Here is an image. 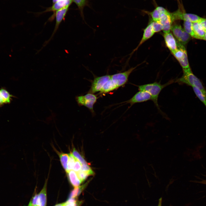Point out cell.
<instances>
[{
    "label": "cell",
    "instance_id": "cell-33",
    "mask_svg": "<svg viewBox=\"0 0 206 206\" xmlns=\"http://www.w3.org/2000/svg\"><path fill=\"white\" fill-rule=\"evenodd\" d=\"M4 104L3 100L0 95V107L3 106Z\"/></svg>",
    "mask_w": 206,
    "mask_h": 206
},
{
    "label": "cell",
    "instance_id": "cell-21",
    "mask_svg": "<svg viewBox=\"0 0 206 206\" xmlns=\"http://www.w3.org/2000/svg\"><path fill=\"white\" fill-rule=\"evenodd\" d=\"M89 181H88L81 186H79L78 187H75L74 189L71 191L70 194L69 198H76L77 197L86 187Z\"/></svg>",
    "mask_w": 206,
    "mask_h": 206
},
{
    "label": "cell",
    "instance_id": "cell-13",
    "mask_svg": "<svg viewBox=\"0 0 206 206\" xmlns=\"http://www.w3.org/2000/svg\"><path fill=\"white\" fill-rule=\"evenodd\" d=\"M171 30L178 42H179L186 33L180 24H175L172 25Z\"/></svg>",
    "mask_w": 206,
    "mask_h": 206
},
{
    "label": "cell",
    "instance_id": "cell-14",
    "mask_svg": "<svg viewBox=\"0 0 206 206\" xmlns=\"http://www.w3.org/2000/svg\"><path fill=\"white\" fill-rule=\"evenodd\" d=\"M154 33L152 31L151 24L150 23L144 29L142 38L137 47L134 50L133 52L136 51L144 42L151 37Z\"/></svg>",
    "mask_w": 206,
    "mask_h": 206
},
{
    "label": "cell",
    "instance_id": "cell-3",
    "mask_svg": "<svg viewBox=\"0 0 206 206\" xmlns=\"http://www.w3.org/2000/svg\"><path fill=\"white\" fill-rule=\"evenodd\" d=\"M177 45V49L172 54L179 62L183 70L190 69L187 53L185 47L178 41Z\"/></svg>",
    "mask_w": 206,
    "mask_h": 206
},
{
    "label": "cell",
    "instance_id": "cell-7",
    "mask_svg": "<svg viewBox=\"0 0 206 206\" xmlns=\"http://www.w3.org/2000/svg\"><path fill=\"white\" fill-rule=\"evenodd\" d=\"M136 67H132L123 72L111 75V78L118 88L122 86L127 82L130 75Z\"/></svg>",
    "mask_w": 206,
    "mask_h": 206
},
{
    "label": "cell",
    "instance_id": "cell-22",
    "mask_svg": "<svg viewBox=\"0 0 206 206\" xmlns=\"http://www.w3.org/2000/svg\"><path fill=\"white\" fill-rule=\"evenodd\" d=\"M58 154L62 166L66 172L67 171V165L69 158V154L63 153H60Z\"/></svg>",
    "mask_w": 206,
    "mask_h": 206
},
{
    "label": "cell",
    "instance_id": "cell-34",
    "mask_svg": "<svg viewBox=\"0 0 206 206\" xmlns=\"http://www.w3.org/2000/svg\"><path fill=\"white\" fill-rule=\"evenodd\" d=\"M198 183H200L206 185V180H202V181H199L198 182Z\"/></svg>",
    "mask_w": 206,
    "mask_h": 206
},
{
    "label": "cell",
    "instance_id": "cell-6",
    "mask_svg": "<svg viewBox=\"0 0 206 206\" xmlns=\"http://www.w3.org/2000/svg\"><path fill=\"white\" fill-rule=\"evenodd\" d=\"M76 99L79 105L84 106L93 112H94L93 106L97 99L96 95L89 93L84 96H78Z\"/></svg>",
    "mask_w": 206,
    "mask_h": 206
},
{
    "label": "cell",
    "instance_id": "cell-8",
    "mask_svg": "<svg viewBox=\"0 0 206 206\" xmlns=\"http://www.w3.org/2000/svg\"><path fill=\"white\" fill-rule=\"evenodd\" d=\"M69 6H67L61 9H60L56 12L54 15V18L55 16L56 22L54 28L52 33L49 39L44 43L42 48L39 50L40 51L52 39L55 34L58 30L59 25L62 21L64 19L66 14L68 10Z\"/></svg>",
    "mask_w": 206,
    "mask_h": 206
},
{
    "label": "cell",
    "instance_id": "cell-2",
    "mask_svg": "<svg viewBox=\"0 0 206 206\" xmlns=\"http://www.w3.org/2000/svg\"><path fill=\"white\" fill-rule=\"evenodd\" d=\"M183 71V75L177 80V82L180 84H185L197 87L201 90L205 96L206 95V90L201 82L193 74L191 69Z\"/></svg>",
    "mask_w": 206,
    "mask_h": 206
},
{
    "label": "cell",
    "instance_id": "cell-38",
    "mask_svg": "<svg viewBox=\"0 0 206 206\" xmlns=\"http://www.w3.org/2000/svg\"><path fill=\"white\" fill-rule=\"evenodd\" d=\"M59 0H53V4H54L56 2H57Z\"/></svg>",
    "mask_w": 206,
    "mask_h": 206
},
{
    "label": "cell",
    "instance_id": "cell-28",
    "mask_svg": "<svg viewBox=\"0 0 206 206\" xmlns=\"http://www.w3.org/2000/svg\"><path fill=\"white\" fill-rule=\"evenodd\" d=\"M81 202L77 201L76 198H70L65 202L64 206H80Z\"/></svg>",
    "mask_w": 206,
    "mask_h": 206
},
{
    "label": "cell",
    "instance_id": "cell-40",
    "mask_svg": "<svg viewBox=\"0 0 206 206\" xmlns=\"http://www.w3.org/2000/svg\"><path fill=\"white\" fill-rule=\"evenodd\" d=\"M205 98H206V95H205Z\"/></svg>",
    "mask_w": 206,
    "mask_h": 206
},
{
    "label": "cell",
    "instance_id": "cell-17",
    "mask_svg": "<svg viewBox=\"0 0 206 206\" xmlns=\"http://www.w3.org/2000/svg\"><path fill=\"white\" fill-rule=\"evenodd\" d=\"M0 95L4 104L10 103L12 100V98H16L11 94L4 87H2L0 88Z\"/></svg>",
    "mask_w": 206,
    "mask_h": 206
},
{
    "label": "cell",
    "instance_id": "cell-1",
    "mask_svg": "<svg viewBox=\"0 0 206 206\" xmlns=\"http://www.w3.org/2000/svg\"><path fill=\"white\" fill-rule=\"evenodd\" d=\"M173 82L172 80L165 84H162L160 83L156 82L139 85L138 86L139 90L146 92L150 94L151 97V100L159 110L161 111L158 102L159 95L164 88Z\"/></svg>",
    "mask_w": 206,
    "mask_h": 206
},
{
    "label": "cell",
    "instance_id": "cell-20",
    "mask_svg": "<svg viewBox=\"0 0 206 206\" xmlns=\"http://www.w3.org/2000/svg\"><path fill=\"white\" fill-rule=\"evenodd\" d=\"M193 23L188 21H184V29L190 35L191 37L198 39L197 37L195 34L192 27Z\"/></svg>",
    "mask_w": 206,
    "mask_h": 206
},
{
    "label": "cell",
    "instance_id": "cell-27",
    "mask_svg": "<svg viewBox=\"0 0 206 206\" xmlns=\"http://www.w3.org/2000/svg\"><path fill=\"white\" fill-rule=\"evenodd\" d=\"M150 23L152 26V31L154 33L163 30L162 26L159 22L152 21Z\"/></svg>",
    "mask_w": 206,
    "mask_h": 206
},
{
    "label": "cell",
    "instance_id": "cell-18",
    "mask_svg": "<svg viewBox=\"0 0 206 206\" xmlns=\"http://www.w3.org/2000/svg\"><path fill=\"white\" fill-rule=\"evenodd\" d=\"M192 27L194 32L198 39H203L205 31L199 22L193 23Z\"/></svg>",
    "mask_w": 206,
    "mask_h": 206
},
{
    "label": "cell",
    "instance_id": "cell-42",
    "mask_svg": "<svg viewBox=\"0 0 206 206\" xmlns=\"http://www.w3.org/2000/svg\"></svg>",
    "mask_w": 206,
    "mask_h": 206
},
{
    "label": "cell",
    "instance_id": "cell-30",
    "mask_svg": "<svg viewBox=\"0 0 206 206\" xmlns=\"http://www.w3.org/2000/svg\"><path fill=\"white\" fill-rule=\"evenodd\" d=\"M82 165L80 162L77 159L76 161L73 170L76 172L77 173L81 170Z\"/></svg>",
    "mask_w": 206,
    "mask_h": 206
},
{
    "label": "cell",
    "instance_id": "cell-25",
    "mask_svg": "<svg viewBox=\"0 0 206 206\" xmlns=\"http://www.w3.org/2000/svg\"><path fill=\"white\" fill-rule=\"evenodd\" d=\"M77 5L80 10L81 14L82 17L83 15V9L84 7L87 4V0H72Z\"/></svg>",
    "mask_w": 206,
    "mask_h": 206
},
{
    "label": "cell",
    "instance_id": "cell-5",
    "mask_svg": "<svg viewBox=\"0 0 206 206\" xmlns=\"http://www.w3.org/2000/svg\"><path fill=\"white\" fill-rule=\"evenodd\" d=\"M160 10L161 13L158 22L162 25L164 33L170 32L173 22L171 13L161 7Z\"/></svg>",
    "mask_w": 206,
    "mask_h": 206
},
{
    "label": "cell",
    "instance_id": "cell-23",
    "mask_svg": "<svg viewBox=\"0 0 206 206\" xmlns=\"http://www.w3.org/2000/svg\"><path fill=\"white\" fill-rule=\"evenodd\" d=\"M192 87L196 96L203 103L206 107V98L205 95L198 88L194 86Z\"/></svg>",
    "mask_w": 206,
    "mask_h": 206
},
{
    "label": "cell",
    "instance_id": "cell-10",
    "mask_svg": "<svg viewBox=\"0 0 206 206\" xmlns=\"http://www.w3.org/2000/svg\"><path fill=\"white\" fill-rule=\"evenodd\" d=\"M149 100H151V97L148 92L139 90L132 98L126 102L130 104L131 106L134 104L146 102Z\"/></svg>",
    "mask_w": 206,
    "mask_h": 206
},
{
    "label": "cell",
    "instance_id": "cell-29",
    "mask_svg": "<svg viewBox=\"0 0 206 206\" xmlns=\"http://www.w3.org/2000/svg\"><path fill=\"white\" fill-rule=\"evenodd\" d=\"M77 173L78 177L82 182L84 181L88 176L90 175L88 172L81 170L77 172Z\"/></svg>",
    "mask_w": 206,
    "mask_h": 206
},
{
    "label": "cell",
    "instance_id": "cell-36",
    "mask_svg": "<svg viewBox=\"0 0 206 206\" xmlns=\"http://www.w3.org/2000/svg\"><path fill=\"white\" fill-rule=\"evenodd\" d=\"M65 202L63 203H61L58 204H56L54 206H64L65 204Z\"/></svg>",
    "mask_w": 206,
    "mask_h": 206
},
{
    "label": "cell",
    "instance_id": "cell-39",
    "mask_svg": "<svg viewBox=\"0 0 206 206\" xmlns=\"http://www.w3.org/2000/svg\"><path fill=\"white\" fill-rule=\"evenodd\" d=\"M28 206H32L31 205V203L29 202Z\"/></svg>",
    "mask_w": 206,
    "mask_h": 206
},
{
    "label": "cell",
    "instance_id": "cell-32",
    "mask_svg": "<svg viewBox=\"0 0 206 206\" xmlns=\"http://www.w3.org/2000/svg\"><path fill=\"white\" fill-rule=\"evenodd\" d=\"M201 25L204 29V30L206 31V19L203 18V19L200 22H199Z\"/></svg>",
    "mask_w": 206,
    "mask_h": 206
},
{
    "label": "cell",
    "instance_id": "cell-31",
    "mask_svg": "<svg viewBox=\"0 0 206 206\" xmlns=\"http://www.w3.org/2000/svg\"><path fill=\"white\" fill-rule=\"evenodd\" d=\"M38 197V194H36L33 197L32 200L29 202L32 206H36L37 200Z\"/></svg>",
    "mask_w": 206,
    "mask_h": 206
},
{
    "label": "cell",
    "instance_id": "cell-26",
    "mask_svg": "<svg viewBox=\"0 0 206 206\" xmlns=\"http://www.w3.org/2000/svg\"><path fill=\"white\" fill-rule=\"evenodd\" d=\"M69 154V158L68 163L67 171L66 172L73 169L75 162L77 160L71 153Z\"/></svg>",
    "mask_w": 206,
    "mask_h": 206
},
{
    "label": "cell",
    "instance_id": "cell-16",
    "mask_svg": "<svg viewBox=\"0 0 206 206\" xmlns=\"http://www.w3.org/2000/svg\"><path fill=\"white\" fill-rule=\"evenodd\" d=\"M47 184V181H45L43 188L38 194L36 203L37 206H46Z\"/></svg>",
    "mask_w": 206,
    "mask_h": 206
},
{
    "label": "cell",
    "instance_id": "cell-19",
    "mask_svg": "<svg viewBox=\"0 0 206 206\" xmlns=\"http://www.w3.org/2000/svg\"><path fill=\"white\" fill-rule=\"evenodd\" d=\"M118 88L111 78L106 82L100 90L101 94L106 93L112 91Z\"/></svg>",
    "mask_w": 206,
    "mask_h": 206
},
{
    "label": "cell",
    "instance_id": "cell-37",
    "mask_svg": "<svg viewBox=\"0 0 206 206\" xmlns=\"http://www.w3.org/2000/svg\"><path fill=\"white\" fill-rule=\"evenodd\" d=\"M203 40L206 41V31H205V34L204 37L203 39Z\"/></svg>",
    "mask_w": 206,
    "mask_h": 206
},
{
    "label": "cell",
    "instance_id": "cell-9",
    "mask_svg": "<svg viewBox=\"0 0 206 206\" xmlns=\"http://www.w3.org/2000/svg\"><path fill=\"white\" fill-rule=\"evenodd\" d=\"M110 77L111 75H106L94 78L92 82L89 93L93 94L100 91Z\"/></svg>",
    "mask_w": 206,
    "mask_h": 206
},
{
    "label": "cell",
    "instance_id": "cell-11",
    "mask_svg": "<svg viewBox=\"0 0 206 206\" xmlns=\"http://www.w3.org/2000/svg\"><path fill=\"white\" fill-rule=\"evenodd\" d=\"M163 37L166 45L172 53L178 49L177 41L170 32L164 33Z\"/></svg>",
    "mask_w": 206,
    "mask_h": 206
},
{
    "label": "cell",
    "instance_id": "cell-4",
    "mask_svg": "<svg viewBox=\"0 0 206 206\" xmlns=\"http://www.w3.org/2000/svg\"><path fill=\"white\" fill-rule=\"evenodd\" d=\"M171 15L173 22L177 20H181L194 23L200 22L203 18L197 15L182 11L179 9L171 13Z\"/></svg>",
    "mask_w": 206,
    "mask_h": 206
},
{
    "label": "cell",
    "instance_id": "cell-12",
    "mask_svg": "<svg viewBox=\"0 0 206 206\" xmlns=\"http://www.w3.org/2000/svg\"><path fill=\"white\" fill-rule=\"evenodd\" d=\"M72 1V0H59L54 4L52 7L48 8L43 12L50 11L56 12L67 6H69Z\"/></svg>",
    "mask_w": 206,
    "mask_h": 206
},
{
    "label": "cell",
    "instance_id": "cell-41",
    "mask_svg": "<svg viewBox=\"0 0 206 206\" xmlns=\"http://www.w3.org/2000/svg\"></svg>",
    "mask_w": 206,
    "mask_h": 206
},
{
    "label": "cell",
    "instance_id": "cell-35",
    "mask_svg": "<svg viewBox=\"0 0 206 206\" xmlns=\"http://www.w3.org/2000/svg\"><path fill=\"white\" fill-rule=\"evenodd\" d=\"M162 200V198H161L159 200L158 205L157 206H161Z\"/></svg>",
    "mask_w": 206,
    "mask_h": 206
},
{
    "label": "cell",
    "instance_id": "cell-24",
    "mask_svg": "<svg viewBox=\"0 0 206 206\" xmlns=\"http://www.w3.org/2000/svg\"><path fill=\"white\" fill-rule=\"evenodd\" d=\"M72 153L74 157L80 162L82 166L88 164L83 157L74 148L73 149Z\"/></svg>",
    "mask_w": 206,
    "mask_h": 206
},
{
    "label": "cell",
    "instance_id": "cell-15",
    "mask_svg": "<svg viewBox=\"0 0 206 206\" xmlns=\"http://www.w3.org/2000/svg\"><path fill=\"white\" fill-rule=\"evenodd\" d=\"M66 173L70 182L74 187H78L82 183V181L78 177L77 173L74 171L71 170Z\"/></svg>",
    "mask_w": 206,
    "mask_h": 206
}]
</instances>
